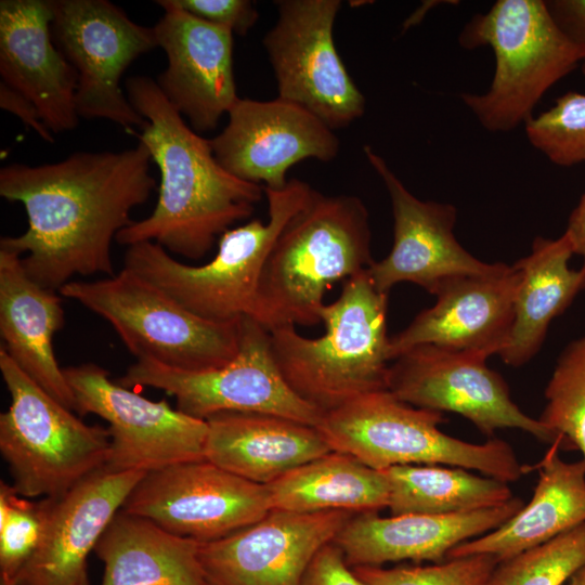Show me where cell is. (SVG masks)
Segmentation results:
<instances>
[{
  "label": "cell",
  "mask_w": 585,
  "mask_h": 585,
  "mask_svg": "<svg viewBox=\"0 0 585 585\" xmlns=\"http://www.w3.org/2000/svg\"><path fill=\"white\" fill-rule=\"evenodd\" d=\"M151 161L139 141L119 152H76L52 164L2 167L0 195L24 206L28 227L2 237L0 249L25 253L27 275L54 291L75 275L113 276L112 242L156 187Z\"/></svg>",
  "instance_id": "6da1fadb"
},
{
  "label": "cell",
  "mask_w": 585,
  "mask_h": 585,
  "mask_svg": "<svg viewBox=\"0 0 585 585\" xmlns=\"http://www.w3.org/2000/svg\"><path fill=\"white\" fill-rule=\"evenodd\" d=\"M126 89L131 105L147 121L135 135L150 150L160 185L152 213L122 229L115 240L126 246L154 242L168 252L200 259L234 222L251 216L262 187L227 172L210 140L184 121L155 80L130 77Z\"/></svg>",
  "instance_id": "7a4b0ae2"
},
{
  "label": "cell",
  "mask_w": 585,
  "mask_h": 585,
  "mask_svg": "<svg viewBox=\"0 0 585 585\" xmlns=\"http://www.w3.org/2000/svg\"><path fill=\"white\" fill-rule=\"evenodd\" d=\"M370 242L369 216L361 198L313 190L266 258L250 317L269 332L320 323L330 285L375 261Z\"/></svg>",
  "instance_id": "3957f363"
},
{
  "label": "cell",
  "mask_w": 585,
  "mask_h": 585,
  "mask_svg": "<svg viewBox=\"0 0 585 585\" xmlns=\"http://www.w3.org/2000/svg\"><path fill=\"white\" fill-rule=\"evenodd\" d=\"M388 294L367 270L344 281L338 299L325 304V333L315 339L295 326L270 332L277 365L290 388L323 414L370 391L387 389Z\"/></svg>",
  "instance_id": "277c9868"
},
{
  "label": "cell",
  "mask_w": 585,
  "mask_h": 585,
  "mask_svg": "<svg viewBox=\"0 0 585 585\" xmlns=\"http://www.w3.org/2000/svg\"><path fill=\"white\" fill-rule=\"evenodd\" d=\"M458 42L469 50L489 46L494 53L487 91L460 95L491 132L525 125L543 95L585 60V44L562 30L543 0H497L464 26Z\"/></svg>",
  "instance_id": "5b68a950"
},
{
  "label": "cell",
  "mask_w": 585,
  "mask_h": 585,
  "mask_svg": "<svg viewBox=\"0 0 585 585\" xmlns=\"http://www.w3.org/2000/svg\"><path fill=\"white\" fill-rule=\"evenodd\" d=\"M269 220L229 229L219 238L216 256L203 265H188L154 242L128 246L123 268L144 277L193 314L229 323L250 316L266 258L287 221L307 203L313 188L291 179L282 190L264 187Z\"/></svg>",
  "instance_id": "8992f818"
},
{
  "label": "cell",
  "mask_w": 585,
  "mask_h": 585,
  "mask_svg": "<svg viewBox=\"0 0 585 585\" xmlns=\"http://www.w3.org/2000/svg\"><path fill=\"white\" fill-rule=\"evenodd\" d=\"M441 412L398 399L388 389L364 393L324 413L316 426L330 448L384 470L399 465H444L472 469L509 483L525 472L500 439L476 444L439 429Z\"/></svg>",
  "instance_id": "52a82bcc"
},
{
  "label": "cell",
  "mask_w": 585,
  "mask_h": 585,
  "mask_svg": "<svg viewBox=\"0 0 585 585\" xmlns=\"http://www.w3.org/2000/svg\"><path fill=\"white\" fill-rule=\"evenodd\" d=\"M11 403L0 415V452L23 497L58 496L104 469L110 437L74 415L0 348Z\"/></svg>",
  "instance_id": "ba28073f"
},
{
  "label": "cell",
  "mask_w": 585,
  "mask_h": 585,
  "mask_svg": "<svg viewBox=\"0 0 585 585\" xmlns=\"http://www.w3.org/2000/svg\"><path fill=\"white\" fill-rule=\"evenodd\" d=\"M60 294L108 322L136 360L203 372L225 365L238 351L240 320H204L126 268L95 281H70Z\"/></svg>",
  "instance_id": "9c48e42d"
},
{
  "label": "cell",
  "mask_w": 585,
  "mask_h": 585,
  "mask_svg": "<svg viewBox=\"0 0 585 585\" xmlns=\"http://www.w3.org/2000/svg\"><path fill=\"white\" fill-rule=\"evenodd\" d=\"M118 384L162 390L176 399L177 410L203 420L218 413L240 412L316 427L324 415L290 388L275 360L270 332L247 315L239 321L238 351L225 365L186 372L141 359Z\"/></svg>",
  "instance_id": "30bf717a"
},
{
  "label": "cell",
  "mask_w": 585,
  "mask_h": 585,
  "mask_svg": "<svg viewBox=\"0 0 585 585\" xmlns=\"http://www.w3.org/2000/svg\"><path fill=\"white\" fill-rule=\"evenodd\" d=\"M55 46L77 73L79 117L106 119L126 131L144 119L120 87L123 72L140 55L157 48L153 27L136 24L107 0H50Z\"/></svg>",
  "instance_id": "8fae6325"
},
{
  "label": "cell",
  "mask_w": 585,
  "mask_h": 585,
  "mask_svg": "<svg viewBox=\"0 0 585 585\" xmlns=\"http://www.w3.org/2000/svg\"><path fill=\"white\" fill-rule=\"evenodd\" d=\"M63 369L75 396V412L98 415L109 424L106 472H148L205 459L206 420L172 408L166 400L151 401L129 390L96 364Z\"/></svg>",
  "instance_id": "7c38bea8"
},
{
  "label": "cell",
  "mask_w": 585,
  "mask_h": 585,
  "mask_svg": "<svg viewBox=\"0 0 585 585\" xmlns=\"http://www.w3.org/2000/svg\"><path fill=\"white\" fill-rule=\"evenodd\" d=\"M278 17L263 38L278 98L295 103L330 129L363 116L365 98L334 43L339 0H278Z\"/></svg>",
  "instance_id": "4fadbf2b"
},
{
  "label": "cell",
  "mask_w": 585,
  "mask_h": 585,
  "mask_svg": "<svg viewBox=\"0 0 585 585\" xmlns=\"http://www.w3.org/2000/svg\"><path fill=\"white\" fill-rule=\"evenodd\" d=\"M120 510L171 534L208 543L262 519L271 500L265 485L202 459L146 472Z\"/></svg>",
  "instance_id": "5bb4252c"
},
{
  "label": "cell",
  "mask_w": 585,
  "mask_h": 585,
  "mask_svg": "<svg viewBox=\"0 0 585 585\" xmlns=\"http://www.w3.org/2000/svg\"><path fill=\"white\" fill-rule=\"evenodd\" d=\"M487 358L474 351L416 346L389 365L387 389L413 406L459 414L486 435L515 428L543 442H556L538 419L512 401L504 378L486 365Z\"/></svg>",
  "instance_id": "9a60e30c"
},
{
  "label": "cell",
  "mask_w": 585,
  "mask_h": 585,
  "mask_svg": "<svg viewBox=\"0 0 585 585\" xmlns=\"http://www.w3.org/2000/svg\"><path fill=\"white\" fill-rule=\"evenodd\" d=\"M364 154L388 191L393 214L392 248L367 269L379 291L388 294L394 285L408 282L435 295L452 278L489 275L505 266L483 262L459 244L454 235L457 211L453 205L420 200L369 145L364 146Z\"/></svg>",
  "instance_id": "2e32d148"
},
{
  "label": "cell",
  "mask_w": 585,
  "mask_h": 585,
  "mask_svg": "<svg viewBox=\"0 0 585 585\" xmlns=\"http://www.w3.org/2000/svg\"><path fill=\"white\" fill-rule=\"evenodd\" d=\"M354 515L271 509L253 524L199 543L197 558L204 578L208 585H300L316 552Z\"/></svg>",
  "instance_id": "e0dca14e"
},
{
  "label": "cell",
  "mask_w": 585,
  "mask_h": 585,
  "mask_svg": "<svg viewBox=\"0 0 585 585\" xmlns=\"http://www.w3.org/2000/svg\"><path fill=\"white\" fill-rule=\"evenodd\" d=\"M224 129L210 140L218 162L234 177L282 190L288 169L307 158L333 160L339 140L323 120L282 100L238 99Z\"/></svg>",
  "instance_id": "ac0fdd59"
},
{
  "label": "cell",
  "mask_w": 585,
  "mask_h": 585,
  "mask_svg": "<svg viewBox=\"0 0 585 585\" xmlns=\"http://www.w3.org/2000/svg\"><path fill=\"white\" fill-rule=\"evenodd\" d=\"M153 26L157 47L167 57L157 86L195 131H209L239 99L233 73V32L203 21L172 0Z\"/></svg>",
  "instance_id": "d6986e66"
},
{
  "label": "cell",
  "mask_w": 585,
  "mask_h": 585,
  "mask_svg": "<svg viewBox=\"0 0 585 585\" xmlns=\"http://www.w3.org/2000/svg\"><path fill=\"white\" fill-rule=\"evenodd\" d=\"M145 473L102 469L67 492L40 500V541L16 585H90L88 555Z\"/></svg>",
  "instance_id": "ffe728a7"
},
{
  "label": "cell",
  "mask_w": 585,
  "mask_h": 585,
  "mask_svg": "<svg viewBox=\"0 0 585 585\" xmlns=\"http://www.w3.org/2000/svg\"><path fill=\"white\" fill-rule=\"evenodd\" d=\"M521 283L516 264L489 275L455 277L435 292V303L419 312L402 332L390 337L393 361L420 344L474 351L491 356L505 348L511 330Z\"/></svg>",
  "instance_id": "44dd1931"
},
{
  "label": "cell",
  "mask_w": 585,
  "mask_h": 585,
  "mask_svg": "<svg viewBox=\"0 0 585 585\" xmlns=\"http://www.w3.org/2000/svg\"><path fill=\"white\" fill-rule=\"evenodd\" d=\"M50 0L0 1L1 82L37 108L57 134L79 123L77 73L54 43Z\"/></svg>",
  "instance_id": "7402d4cb"
},
{
  "label": "cell",
  "mask_w": 585,
  "mask_h": 585,
  "mask_svg": "<svg viewBox=\"0 0 585 585\" xmlns=\"http://www.w3.org/2000/svg\"><path fill=\"white\" fill-rule=\"evenodd\" d=\"M523 506L521 498L512 497L500 505L451 515L362 512L333 542L351 568L403 560L440 563L455 546L497 529Z\"/></svg>",
  "instance_id": "603a6c76"
},
{
  "label": "cell",
  "mask_w": 585,
  "mask_h": 585,
  "mask_svg": "<svg viewBox=\"0 0 585 585\" xmlns=\"http://www.w3.org/2000/svg\"><path fill=\"white\" fill-rule=\"evenodd\" d=\"M206 422L205 459L263 485L333 451L316 427L284 417L223 412Z\"/></svg>",
  "instance_id": "cb8c5ba5"
},
{
  "label": "cell",
  "mask_w": 585,
  "mask_h": 585,
  "mask_svg": "<svg viewBox=\"0 0 585 585\" xmlns=\"http://www.w3.org/2000/svg\"><path fill=\"white\" fill-rule=\"evenodd\" d=\"M62 299L34 282L22 257L0 249V335L15 364L43 390L75 411L73 391L58 366L53 336L64 326Z\"/></svg>",
  "instance_id": "d4e9b609"
},
{
  "label": "cell",
  "mask_w": 585,
  "mask_h": 585,
  "mask_svg": "<svg viewBox=\"0 0 585 585\" xmlns=\"http://www.w3.org/2000/svg\"><path fill=\"white\" fill-rule=\"evenodd\" d=\"M556 441L537 465L533 496L497 529L455 546L446 560L487 554L499 562L542 545L585 522V460L559 457Z\"/></svg>",
  "instance_id": "484cf974"
},
{
  "label": "cell",
  "mask_w": 585,
  "mask_h": 585,
  "mask_svg": "<svg viewBox=\"0 0 585 585\" xmlns=\"http://www.w3.org/2000/svg\"><path fill=\"white\" fill-rule=\"evenodd\" d=\"M574 256L566 233L558 238L537 236L530 255L515 262L521 283L515 301L511 330L499 356L518 367L540 351L550 323L585 289V268L572 269Z\"/></svg>",
  "instance_id": "4316f807"
},
{
  "label": "cell",
  "mask_w": 585,
  "mask_h": 585,
  "mask_svg": "<svg viewBox=\"0 0 585 585\" xmlns=\"http://www.w3.org/2000/svg\"><path fill=\"white\" fill-rule=\"evenodd\" d=\"M198 546L192 538L119 509L94 552L104 563L102 585H208Z\"/></svg>",
  "instance_id": "83f0119b"
},
{
  "label": "cell",
  "mask_w": 585,
  "mask_h": 585,
  "mask_svg": "<svg viewBox=\"0 0 585 585\" xmlns=\"http://www.w3.org/2000/svg\"><path fill=\"white\" fill-rule=\"evenodd\" d=\"M265 486L271 509L300 514L377 512L389 504V485L384 473L336 451L288 471Z\"/></svg>",
  "instance_id": "f1b7e54d"
},
{
  "label": "cell",
  "mask_w": 585,
  "mask_h": 585,
  "mask_svg": "<svg viewBox=\"0 0 585 585\" xmlns=\"http://www.w3.org/2000/svg\"><path fill=\"white\" fill-rule=\"evenodd\" d=\"M389 485L392 516L451 515L504 504L508 483L444 465H399L380 470Z\"/></svg>",
  "instance_id": "f546056e"
},
{
  "label": "cell",
  "mask_w": 585,
  "mask_h": 585,
  "mask_svg": "<svg viewBox=\"0 0 585 585\" xmlns=\"http://www.w3.org/2000/svg\"><path fill=\"white\" fill-rule=\"evenodd\" d=\"M538 420L561 447L576 448L585 460V335L570 342L545 389Z\"/></svg>",
  "instance_id": "4dcf8cb0"
},
{
  "label": "cell",
  "mask_w": 585,
  "mask_h": 585,
  "mask_svg": "<svg viewBox=\"0 0 585 585\" xmlns=\"http://www.w3.org/2000/svg\"><path fill=\"white\" fill-rule=\"evenodd\" d=\"M585 564V522L504 560L487 585H563Z\"/></svg>",
  "instance_id": "1f68e13d"
},
{
  "label": "cell",
  "mask_w": 585,
  "mask_h": 585,
  "mask_svg": "<svg viewBox=\"0 0 585 585\" xmlns=\"http://www.w3.org/2000/svg\"><path fill=\"white\" fill-rule=\"evenodd\" d=\"M524 127L531 145L552 164L570 167L585 162V94L568 91Z\"/></svg>",
  "instance_id": "d6a6232c"
},
{
  "label": "cell",
  "mask_w": 585,
  "mask_h": 585,
  "mask_svg": "<svg viewBox=\"0 0 585 585\" xmlns=\"http://www.w3.org/2000/svg\"><path fill=\"white\" fill-rule=\"evenodd\" d=\"M42 531L40 502L20 495L0 482V585H16L34 556Z\"/></svg>",
  "instance_id": "836d02e7"
},
{
  "label": "cell",
  "mask_w": 585,
  "mask_h": 585,
  "mask_svg": "<svg viewBox=\"0 0 585 585\" xmlns=\"http://www.w3.org/2000/svg\"><path fill=\"white\" fill-rule=\"evenodd\" d=\"M499 560L487 554L445 560L431 566L353 567L366 585H487Z\"/></svg>",
  "instance_id": "e575fe53"
},
{
  "label": "cell",
  "mask_w": 585,
  "mask_h": 585,
  "mask_svg": "<svg viewBox=\"0 0 585 585\" xmlns=\"http://www.w3.org/2000/svg\"><path fill=\"white\" fill-rule=\"evenodd\" d=\"M190 14L245 35L258 21L259 14L248 0H172Z\"/></svg>",
  "instance_id": "d590c367"
},
{
  "label": "cell",
  "mask_w": 585,
  "mask_h": 585,
  "mask_svg": "<svg viewBox=\"0 0 585 585\" xmlns=\"http://www.w3.org/2000/svg\"><path fill=\"white\" fill-rule=\"evenodd\" d=\"M300 585H366L346 562L334 543L324 545L310 562Z\"/></svg>",
  "instance_id": "8d00e7d4"
},
{
  "label": "cell",
  "mask_w": 585,
  "mask_h": 585,
  "mask_svg": "<svg viewBox=\"0 0 585 585\" xmlns=\"http://www.w3.org/2000/svg\"><path fill=\"white\" fill-rule=\"evenodd\" d=\"M0 106L18 117L46 142H54V134L44 126L35 105L2 82H0Z\"/></svg>",
  "instance_id": "74e56055"
},
{
  "label": "cell",
  "mask_w": 585,
  "mask_h": 585,
  "mask_svg": "<svg viewBox=\"0 0 585 585\" xmlns=\"http://www.w3.org/2000/svg\"><path fill=\"white\" fill-rule=\"evenodd\" d=\"M546 3L562 30L585 44V0H549ZM581 68L585 75V60Z\"/></svg>",
  "instance_id": "f35d334b"
},
{
  "label": "cell",
  "mask_w": 585,
  "mask_h": 585,
  "mask_svg": "<svg viewBox=\"0 0 585 585\" xmlns=\"http://www.w3.org/2000/svg\"><path fill=\"white\" fill-rule=\"evenodd\" d=\"M564 233L571 242L574 255L583 259L585 268V192L571 211Z\"/></svg>",
  "instance_id": "ab89813d"
},
{
  "label": "cell",
  "mask_w": 585,
  "mask_h": 585,
  "mask_svg": "<svg viewBox=\"0 0 585 585\" xmlns=\"http://www.w3.org/2000/svg\"><path fill=\"white\" fill-rule=\"evenodd\" d=\"M567 585H585V564L570 577Z\"/></svg>",
  "instance_id": "60d3db41"
}]
</instances>
